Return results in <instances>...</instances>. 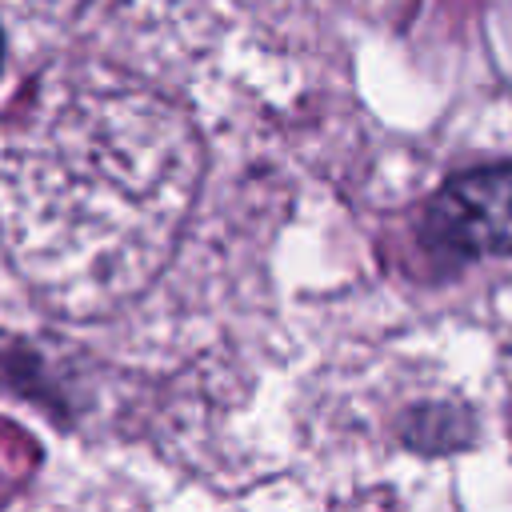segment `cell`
Here are the masks:
<instances>
[{
	"label": "cell",
	"mask_w": 512,
	"mask_h": 512,
	"mask_svg": "<svg viewBox=\"0 0 512 512\" xmlns=\"http://www.w3.org/2000/svg\"><path fill=\"white\" fill-rule=\"evenodd\" d=\"M428 240L460 256L512 252V164L448 180L428 204Z\"/></svg>",
	"instance_id": "obj_1"
},
{
	"label": "cell",
	"mask_w": 512,
	"mask_h": 512,
	"mask_svg": "<svg viewBox=\"0 0 512 512\" xmlns=\"http://www.w3.org/2000/svg\"><path fill=\"white\" fill-rule=\"evenodd\" d=\"M0 56H4V40H0Z\"/></svg>",
	"instance_id": "obj_2"
}]
</instances>
